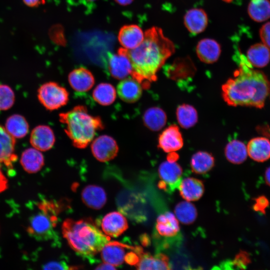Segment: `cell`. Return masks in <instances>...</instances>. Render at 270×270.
<instances>
[{"instance_id":"25","label":"cell","mask_w":270,"mask_h":270,"mask_svg":"<svg viewBox=\"0 0 270 270\" xmlns=\"http://www.w3.org/2000/svg\"><path fill=\"white\" fill-rule=\"evenodd\" d=\"M138 270H170L168 257L162 254L154 256L144 252L140 255V260L136 266Z\"/></svg>"},{"instance_id":"29","label":"cell","mask_w":270,"mask_h":270,"mask_svg":"<svg viewBox=\"0 0 270 270\" xmlns=\"http://www.w3.org/2000/svg\"><path fill=\"white\" fill-rule=\"evenodd\" d=\"M224 154L228 162L238 164L244 162L248 155L246 146L238 140H233L226 145Z\"/></svg>"},{"instance_id":"45","label":"cell","mask_w":270,"mask_h":270,"mask_svg":"<svg viewBox=\"0 0 270 270\" xmlns=\"http://www.w3.org/2000/svg\"><path fill=\"white\" fill-rule=\"evenodd\" d=\"M264 179L266 184L270 186V166L267 168L265 170Z\"/></svg>"},{"instance_id":"36","label":"cell","mask_w":270,"mask_h":270,"mask_svg":"<svg viewBox=\"0 0 270 270\" xmlns=\"http://www.w3.org/2000/svg\"><path fill=\"white\" fill-rule=\"evenodd\" d=\"M269 204L270 202L268 198L264 196H260L254 198V204L252 208L256 212L265 214L266 208Z\"/></svg>"},{"instance_id":"6","label":"cell","mask_w":270,"mask_h":270,"mask_svg":"<svg viewBox=\"0 0 270 270\" xmlns=\"http://www.w3.org/2000/svg\"><path fill=\"white\" fill-rule=\"evenodd\" d=\"M40 102L47 110H58L67 104L69 93L58 83L50 82L42 84L38 90Z\"/></svg>"},{"instance_id":"8","label":"cell","mask_w":270,"mask_h":270,"mask_svg":"<svg viewBox=\"0 0 270 270\" xmlns=\"http://www.w3.org/2000/svg\"><path fill=\"white\" fill-rule=\"evenodd\" d=\"M90 148L94 157L101 162H106L114 159L118 152V146L116 140L106 134L100 136L94 139Z\"/></svg>"},{"instance_id":"28","label":"cell","mask_w":270,"mask_h":270,"mask_svg":"<svg viewBox=\"0 0 270 270\" xmlns=\"http://www.w3.org/2000/svg\"><path fill=\"white\" fill-rule=\"evenodd\" d=\"M116 94V90L113 85L108 82H102L94 89L92 96L100 105L108 106L114 102Z\"/></svg>"},{"instance_id":"38","label":"cell","mask_w":270,"mask_h":270,"mask_svg":"<svg viewBox=\"0 0 270 270\" xmlns=\"http://www.w3.org/2000/svg\"><path fill=\"white\" fill-rule=\"evenodd\" d=\"M250 262L248 254L244 252H240L234 260V264L240 268H244Z\"/></svg>"},{"instance_id":"27","label":"cell","mask_w":270,"mask_h":270,"mask_svg":"<svg viewBox=\"0 0 270 270\" xmlns=\"http://www.w3.org/2000/svg\"><path fill=\"white\" fill-rule=\"evenodd\" d=\"M142 120L144 124L149 130L158 131L166 125L167 116L162 109L159 107L153 106L144 112Z\"/></svg>"},{"instance_id":"47","label":"cell","mask_w":270,"mask_h":270,"mask_svg":"<svg viewBox=\"0 0 270 270\" xmlns=\"http://www.w3.org/2000/svg\"><path fill=\"white\" fill-rule=\"evenodd\" d=\"M98 0H84L86 2H93L97 1Z\"/></svg>"},{"instance_id":"41","label":"cell","mask_w":270,"mask_h":270,"mask_svg":"<svg viewBox=\"0 0 270 270\" xmlns=\"http://www.w3.org/2000/svg\"><path fill=\"white\" fill-rule=\"evenodd\" d=\"M8 180L4 175L0 166V192H2L8 188Z\"/></svg>"},{"instance_id":"39","label":"cell","mask_w":270,"mask_h":270,"mask_svg":"<svg viewBox=\"0 0 270 270\" xmlns=\"http://www.w3.org/2000/svg\"><path fill=\"white\" fill-rule=\"evenodd\" d=\"M72 268L65 262L53 261L46 263L43 266L44 270H68Z\"/></svg>"},{"instance_id":"12","label":"cell","mask_w":270,"mask_h":270,"mask_svg":"<svg viewBox=\"0 0 270 270\" xmlns=\"http://www.w3.org/2000/svg\"><path fill=\"white\" fill-rule=\"evenodd\" d=\"M101 226L104 232L108 236L118 237L128 228L126 218L120 212H112L102 218Z\"/></svg>"},{"instance_id":"43","label":"cell","mask_w":270,"mask_h":270,"mask_svg":"<svg viewBox=\"0 0 270 270\" xmlns=\"http://www.w3.org/2000/svg\"><path fill=\"white\" fill-rule=\"evenodd\" d=\"M24 4L30 7L38 6L40 2V0H22Z\"/></svg>"},{"instance_id":"14","label":"cell","mask_w":270,"mask_h":270,"mask_svg":"<svg viewBox=\"0 0 270 270\" xmlns=\"http://www.w3.org/2000/svg\"><path fill=\"white\" fill-rule=\"evenodd\" d=\"M144 33L136 24L122 26L118 34V40L122 48L131 50L137 47L143 40Z\"/></svg>"},{"instance_id":"33","label":"cell","mask_w":270,"mask_h":270,"mask_svg":"<svg viewBox=\"0 0 270 270\" xmlns=\"http://www.w3.org/2000/svg\"><path fill=\"white\" fill-rule=\"evenodd\" d=\"M176 116L180 126L186 129L194 126L198 120L196 109L188 104L180 105L176 108Z\"/></svg>"},{"instance_id":"4","label":"cell","mask_w":270,"mask_h":270,"mask_svg":"<svg viewBox=\"0 0 270 270\" xmlns=\"http://www.w3.org/2000/svg\"><path fill=\"white\" fill-rule=\"evenodd\" d=\"M59 119L72 144L78 148H86L94 139L98 131L104 128L101 118L90 114L82 105L60 114Z\"/></svg>"},{"instance_id":"13","label":"cell","mask_w":270,"mask_h":270,"mask_svg":"<svg viewBox=\"0 0 270 270\" xmlns=\"http://www.w3.org/2000/svg\"><path fill=\"white\" fill-rule=\"evenodd\" d=\"M68 81L71 88L80 92L90 90L95 82L92 74L84 67H80L72 70L68 74Z\"/></svg>"},{"instance_id":"5","label":"cell","mask_w":270,"mask_h":270,"mask_svg":"<svg viewBox=\"0 0 270 270\" xmlns=\"http://www.w3.org/2000/svg\"><path fill=\"white\" fill-rule=\"evenodd\" d=\"M38 211L29 218L26 230L38 240L52 239L58 222L60 206L52 200L42 199L36 203Z\"/></svg>"},{"instance_id":"9","label":"cell","mask_w":270,"mask_h":270,"mask_svg":"<svg viewBox=\"0 0 270 270\" xmlns=\"http://www.w3.org/2000/svg\"><path fill=\"white\" fill-rule=\"evenodd\" d=\"M15 144V138L0 125V164L6 166L11 176L14 172V163L18 158L14 152Z\"/></svg>"},{"instance_id":"34","label":"cell","mask_w":270,"mask_h":270,"mask_svg":"<svg viewBox=\"0 0 270 270\" xmlns=\"http://www.w3.org/2000/svg\"><path fill=\"white\" fill-rule=\"evenodd\" d=\"M175 216L178 221L185 224L194 222L197 216L195 206L189 202L184 201L176 204L174 208Z\"/></svg>"},{"instance_id":"31","label":"cell","mask_w":270,"mask_h":270,"mask_svg":"<svg viewBox=\"0 0 270 270\" xmlns=\"http://www.w3.org/2000/svg\"><path fill=\"white\" fill-rule=\"evenodd\" d=\"M5 128L14 138H21L28 133L29 126L23 116L14 114L9 116L6 120Z\"/></svg>"},{"instance_id":"3","label":"cell","mask_w":270,"mask_h":270,"mask_svg":"<svg viewBox=\"0 0 270 270\" xmlns=\"http://www.w3.org/2000/svg\"><path fill=\"white\" fill-rule=\"evenodd\" d=\"M62 233L71 248L80 255L92 256L100 252L110 240L91 218L74 220L66 219L62 225Z\"/></svg>"},{"instance_id":"42","label":"cell","mask_w":270,"mask_h":270,"mask_svg":"<svg viewBox=\"0 0 270 270\" xmlns=\"http://www.w3.org/2000/svg\"><path fill=\"white\" fill-rule=\"evenodd\" d=\"M96 270H116V268L114 266L106 263L104 262L103 264H102L100 265H98L96 268Z\"/></svg>"},{"instance_id":"18","label":"cell","mask_w":270,"mask_h":270,"mask_svg":"<svg viewBox=\"0 0 270 270\" xmlns=\"http://www.w3.org/2000/svg\"><path fill=\"white\" fill-rule=\"evenodd\" d=\"M248 154L254 160L262 162L270 158V141L264 137L251 139L246 146Z\"/></svg>"},{"instance_id":"30","label":"cell","mask_w":270,"mask_h":270,"mask_svg":"<svg viewBox=\"0 0 270 270\" xmlns=\"http://www.w3.org/2000/svg\"><path fill=\"white\" fill-rule=\"evenodd\" d=\"M214 165V157L211 154L206 152H198L192 155L190 160L192 170L196 174L206 173Z\"/></svg>"},{"instance_id":"2","label":"cell","mask_w":270,"mask_h":270,"mask_svg":"<svg viewBox=\"0 0 270 270\" xmlns=\"http://www.w3.org/2000/svg\"><path fill=\"white\" fill-rule=\"evenodd\" d=\"M222 96L230 106L261 108L270 93V83L262 72L254 70L242 55L239 68L222 86Z\"/></svg>"},{"instance_id":"15","label":"cell","mask_w":270,"mask_h":270,"mask_svg":"<svg viewBox=\"0 0 270 270\" xmlns=\"http://www.w3.org/2000/svg\"><path fill=\"white\" fill-rule=\"evenodd\" d=\"M132 247L118 242H109L100 251L102 258L104 262L118 266L124 260L126 250Z\"/></svg>"},{"instance_id":"24","label":"cell","mask_w":270,"mask_h":270,"mask_svg":"<svg viewBox=\"0 0 270 270\" xmlns=\"http://www.w3.org/2000/svg\"><path fill=\"white\" fill-rule=\"evenodd\" d=\"M156 227L158 233L166 238L174 236L180 231L178 220L175 215L170 212L158 217Z\"/></svg>"},{"instance_id":"11","label":"cell","mask_w":270,"mask_h":270,"mask_svg":"<svg viewBox=\"0 0 270 270\" xmlns=\"http://www.w3.org/2000/svg\"><path fill=\"white\" fill-rule=\"evenodd\" d=\"M56 142L52 130L48 126L40 125L31 132L30 143L33 148L41 151L50 150Z\"/></svg>"},{"instance_id":"46","label":"cell","mask_w":270,"mask_h":270,"mask_svg":"<svg viewBox=\"0 0 270 270\" xmlns=\"http://www.w3.org/2000/svg\"><path fill=\"white\" fill-rule=\"evenodd\" d=\"M121 6H126L130 4L134 0H114Z\"/></svg>"},{"instance_id":"1","label":"cell","mask_w":270,"mask_h":270,"mask_svg":"<svg viewBox=\"0 0 270 270\" xmlns=\"http://www.w3.org/2000/svg\"><path fill=\"white\" fill-rule=\"evenodd\" d=\"M175 50L173 42L162 30L153 27L144 32L142 42L136 48L128 50L132 71V77L144 89L157 80V73Z\"/></svg>"},{"instance_id":"20","label":"cell","mask_w":270,"mask_h":270,"mask_svg":"<svg viewBox=\"0 0 270 270\" xmlns=\"http://www.w3.org/2000/svg\"><path fill=\"white\" fill-rule=\"evenodd\" d=\"M178 188L182 197L189 202L199 200L204 192L202 182L194 178H187L181 180Z\"/></svg>"},{"instance_id":"32","label":"cell","mask_w":270,"mask_h":270,"mask_svg":"<svg viewBox=\"0 0 270 270\" xmlns=\"http://www.w3.org/2000/svg\"><path fill=\"white\" fill-rule=\"evenodd\" d=\"M248 14L255 22H262L270 18L269 0H251L248 6Z\"/></svg>"},{"instance_id":"37","label":"cell","mask_w":270,"mask_h":270,"mask_svg":"<svg viewBox=\"0 0 270 270\" xmlns=\"http://www.w3.org/2000/svg\"><path fill=\"white\" fill-rule=\"evenodd\" d=\"M260 36L262 43L270 48V22H266L261 27Z\"/></svg>"},{"instance_id":"17","label":"cell","mask_w":270,"mask_h":270,"mask_svg":"<svg viewBox=\"0 0 270 270\" xmlns=\"http://www.w3.org/2000/svg\"><path fill=\"white\" fill-rule=\"evenodd\" d=\"M158 172L162 181L172 190L178 187L181 181L182 170L176 162L167 160L162 162L158 167Z\"/></svg>"},{"instance_id":"35","label":"cell","mask_w":270,"mask_h":270,"mask_svg":"<svg viewBox=\"0 0 270 270\" xmlns=\"http://www.w3.org/2000/svg\"><path fill=\"white\" fill-rule=\"evenodd\" d=\"M13 90L8 86L0 84V110L10 109L14 102Z\"/></svg>"},{"instance_id":"23","label":"cell","mask_w":270,"mask_h":270,"mask_svg":"<svg viewBox=\"0 0 270 270\" xmlns=\"http://www.w3.org/2000/svg\"><path fill=\"white\" fill-rule=\"evenodd\" d=\"M20 164L26 172H38L44 165V157L40 150L33 148L24 150L20 157Z\"/></svg>"},{"instance_id":"26","label":"cell","mask_w":270,"mask_h":270,"mask_svg":"<svg viewBox=\"0 0 270 270\" xmlns=\"http://www.w3.org/2000/svg\"><path fill=\"white\" fill-rule=\"evenodd\" d=\"M246 58L252 66L264 68L270 61V48L263 43L255 44L248 50Z\"/></svg>"},{"instance_id":"16","label":"cell","mask_w":270,"mask_h":270,"mask_svg":"<svg viewBox=\"0 0 270 270\" xmlns=\"http://www.w3.org/2000/svg\"><path fill=\"white\" fill-rule=\"evenodd\" d=\"M142 88L141 84L134 78L127 77L118 83L116 92L122 101L133 103L140 98Z\"/></svg>"},{"instance_id":"21","label":"cell","mask_w":270,"mask_h":270,"mask_svg":"<svg viewBox=\"0 0 270 270\" xmlns=\"http://www.w3.org/2000/svg\"><path fill=\"white\" fill-rule=\"evenodd\" d=\"M208 18L205 12L200 8H192L186 12L184 23L188 30L193 34L203 32L206 28Z\"/></svg>"},{"instance_id":"19","label":"cell","mask_w":270,"mask_h":270,"mask_svg":"<svg viewBox=\"0 0 270 270\" xmlns=\"http://www.w3.org/2000/svg\"><path fill=\"white\" fill-rule=\"evenodd\" d=\"M220 46L215 40L204 38L200 40L197 44L196 52L199 59L206 64L216 62L220 54Z\"/></svg>"},{"instance_id":"44","label":"cell","mask_w":270,"mask_h":270,"mask_svg":"<svg viewBox=\"0 0 270 270\" xmlns=\"http://www.w3.org/2000/svg\"><path fill=\"white\" fill-rule=\"evenodd\" d=\"M178 155L174 152H169L167 156V160L170 162H175L178 158Z\"/></svg>"},{"instance_id":"10","label":"cell","mask_w":270,"mask_h":270,"mask_svg":"<svg viewBox=\"0 0 270 270\" xmlns=\"http://www.w3.org/2000/svg\"><path fill=\"white\" fill-rule=\"evenodd\" d=\"M184 140L179 128L172 124L164 129L158 138V147L166 152L177 151L182 148Z\"/></svg>"},{"instance_id":"7","label":"cell","mask_w":270,"mask_h":270,"mask_svg":"<svg viewBox=\"0 0 270 270\" xmlns=\"http://www.w3.org/2000/svg\"><path fill=\"white\" fill-rule=\"evenodd\" d=\"M107 62L109 73L116 79L123 80L132 73L128 50L124 48L119 49L116 53H108Z\"/></svg>"},{"instance_id":"40","label":"cell","mask_w":270,"mask_h":270,"mask_svg":"<svg viewBox=\"0 0 270 270\" xmlns=\"http://www.w3.org/2000/svg\"><path fill=\"white\" fill-rule=\"evenodd\" d=\"M134 248L132 251L126 253L124 261L129 264L136 266L140 260V256L135 252Z\"/></svg>"},{"instance_id":"22","label":"cell","mask_w":270,"mask_h":270,"mask_svg":"<svg viewBox=\"0 0 270 270\" xmlns=\"http://www.w3.org/2000/svg\"><path fill=\"white\" fill-rule=\"evenodd\" d=\"M81 196L84 204L94 210L100 209L106 202L104 190L102 187L96 185L86 186L83 189Z\"/></svg>"}]
</instances>
